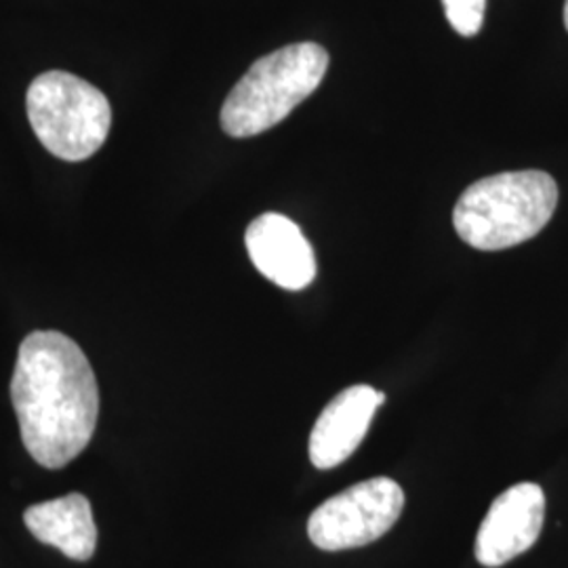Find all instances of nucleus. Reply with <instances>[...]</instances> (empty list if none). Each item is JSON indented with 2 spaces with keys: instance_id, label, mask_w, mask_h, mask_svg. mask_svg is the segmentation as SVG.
Listing matches in <instances>:
<instances>
[{
  "instance_id": "obj_1",
  "label": "nucleus",
  "mask_w": 568,
  "mask_h": 568,
  "mask_svg": "<svg viewBox=\"0 0 568 568\" xmlns=\"http://www.w3.org/2000/svg\"><path fill=\"white\" fill-rule=\"evenodd\" d=\"M11 400L23 447L47 469L74 462L95 434V373L77 342L58 331H34L21 342Z\"/></svg>"
},
{
  "instance_id": "obj_2",
  "label": "nucleus",
  "mask_w": 568,
  "mask_h": 568,
  "mask_svg": "<svg viewBox=\"0 0 568 568\" xmlns=\"http://www.w3.org/2000/svg\"><path fill=\"white\" fill-rule=\"evenodd\" d=\"M558 204L546 171H509L471 183L453 209V225L478 251H504L535 239Z\"/></svg>"
},
{
  "instance_id": "obj_3",
  "label": "nucleus",
  "mask_w": 568,
  "mask_h": 568,
  "mask_svg": "<svg viewBox=\"0 0 568 568\" xmlns=\"http://www.w3.org/2000/svg\"><path fill=\"white\" fill-rule=\"evenodd\" d=\"M328 53L316 42L283 47L255 61L222 108L230 138H255L283 122L325 79Z\"/></svg>"
},
{
  "instance_id": "obj_4",
  "label": "nucleus",
  "mask_w": 568,
  "mask_h": 568,
  "mask_svg": "<svg viewBox=\"0 0 568 568\" xmlns=\"http://www.w3.org/2000/svg\"><path fill=\"white\" fill-rule=\"evenodd\" d=\"M26 105L39 142L68 163L91 159L112 126V108L102 91L63 70L30 82Z\"/></svg>"
},
{
  "instance_id": "obj_5",
  "label": "nucleus",
  "mask_w": 568,
  "mask_h": 568,
  "mask_svg": "<svg viewBox=\"0 0 568 568\" xmlns=\"http://www.w3.org/2000/svg\"><path fill=\"white\" fill-rule=\"evenodd\" d=\"M405 509V493L387 476H377L326 499L312 511L307 535L325 551L363 548L382 539Z\"/></svg>"
},
{
  "instance_id": "obj_6",
  "label": "nucleus",
  "mask_w": 568,
  "mask_h": 568,
  "mask_svg": "<svg viewBox=\"0 0 568 568\" xmlns=\"http://www.w3.org/2000/svg\"><path fill=\"white\" fill-rule=\"evenodd\" d=\"M546 518V495L535 483L504 490L488 508L476 535V560L483 567L508 565L535 546Z\"/></svg>"
},
{
  "instance_id": "obj_7",
  "label": "nucleus",
  "mask_w": 568,
  "mask_h": 568,
  "mask_svg": "<svg viewBox=\"0 0 568 568\" xmlns=\"http://www.w3.org/2000/svg\"><path fill=\"white\" fill-rule=\"evenodd\" d=\"M244 244L253 265L286 291H302L316 278L314 248L300 225L281 213H264L246 227Z\"/></svg>"
},
{
  "instance_id": "obj_8",
  "label": "nucleus",
  "mask_w": 568,
  "mask_h": 568,
  "mask_svg": "<svg viewBox=\"0 0 568 568\" xmlns=\"http://www.w3.org/2000/svg\"><path fill=\"white\" fill-rule=\"evenodd\" d=\"M386 403V394L371 386H352L337 394L310 434V462L318 469H333L361 447L366 432Z\"/></svg>"
},
{
  "instance_id": "obj_9",
  "label": "nucleus",
  "mask_w": 568,
  "mask_h": 568,
  "mask_svg": "<svg viewBox=\"0 0 568 568\" xmlns=\"http://www.w3.org/2000/svg\"><path fill=\"white\" fill-rule=\"evenodd\" d=\"M23 523L39 541L60 549L72 560L84 562L98 548L93 509L81 493L30 506L23 514Z\"/></svg>"
},
{
  "instance_id": "obj_10",
  "label": "nucleus",
  "mask_w": 568,
  "mask_h": 568,
  "mask_svg": "<svg viewBox=\"0 0 568 568\" xmlns=\"http://www.w3.org/2000/svg\"><path fill=\"white\" fill-rule=\"evenodd\" d=\"M447 20L462 37H476L485 21L487 0H443Z\"/></svg>"
},
{
  "instance_id": "obj_11",
  "label": "nucleus",
  "mask_w": 568,
  "mask_h": 568,
  "mask_svg": "<svg viewBox=\"0 0 568 568\" xmlns=\"http://www.w3.org/2000/svg\"><path fill=\"white\" fill-rule=\"evenodd\" d=\"M565 26H567L568 30V0L565 2Z\"/></svg>"
}]
</instances>
